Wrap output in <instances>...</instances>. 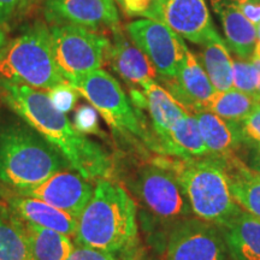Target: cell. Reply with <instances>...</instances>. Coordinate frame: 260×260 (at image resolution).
I'll return each mask as SVG.
<instances>
[{"instance_id":"29","label":"cell","mask_w":260,"mask_h":260,"mask_svg":"<svg viewBox=\"0 0 260 260\" xmlns=\"http://www.w3.org/2000/svg\"><path fill=\"white\" fill-rule=\"evenodd\" d=\"M73 125L77 132L83 135L103 136V132L100 129L99 113L90 104H83L75 110Z\"/></svg>"},{"instance_id":"3","label":"cell","mask_w":260,"mask_h":260,"mask_svg":"<svg viewBox=\"0 0 260 260\" xmlns=\"http://www.w3.org/2000/svg\"><path fill=\"white\" fill-rule=\"evenodd\" d=\"M67 169L60 152L24 121L0 125V181L9 187L23 193Z\"/></svg>"},{"instance_id":"32","label":"cell","mask_w":260,"mask_h":260,"mask_svg":"<svg viewBox=\"0 0 260 260\" xmlns=\"http://www.w3.org/2000/svg\"><path fill=\"white\" fill-rule=\"evenodd\" d=\"M245 140L260 144V102L241 122Z\"/></svg>"},{"instance_id":"26","label":"cell","mask_w":260,"mask_h":260,"mask_svg":"<svg viewBox=\"0 0 260 260\" xmlns=\"http://www.w3.org/2000/svg\"><path fill=\"white\" fill-rule=\"evenodd\" d=\"M258 103V100L249 94L237 89H229L214 93L205 105V110L228 121L242 122Z\"/></svg>"},{"instance_id":"11","label":"cell","mask_w":260,"mask_h":260,"mask_svg":"<svg viewBox=\"0 0 260 260\" xmlns=\"http://www.w3.org/2000/svg\"><path fill=\"white\" fill-rule=\"evenodd\" d=\"M42 5L52 24H73L96 31L119 28L115 0H44Z\"/></svg>"},{"instance_id":"5","label":"cell","mask_w":260,"mask_h":260,"mask_svg":"<svg viewBox=\"0 0 260 260\" xmlns=\"http://www.w3.org/2000/svg\"><path fill=\"white\" fill-rule=\"evenodd\" d=\"M0 80L44 90L67 82L54 60L46 24H29L0 48Z\"/></svg>"},{"instance_id":"12","label":"cell","mask_w":260,"mask_h":260,"mask_svg":"<svg viewBox=\"0 0 260 260\" xmlns=\"http://www.w3.org/2000/svg\"><path fill=\"white\" fill-rule=\"evenodd\" d=\"M94 193L93 182L86 180L79 172L67 169L47 178L38 187L21 193L35 198L79 217Z\"/></svg>"},{"instance_id":"7","label":"cell","mask_w":260,"mask_h":260,"mask_svg":"<svg viewBox=\"0 0 260 260\" xmlns=\"http://www.w3.org/2000/svg\"><path fill=\"white\" fill-rule=\"evenodd\" d=\"M52 51L61 76L68 82L102 68L110 39L102 32L73 24L50 27Z\"/></svg>"},{"instance_id":"19","label":"cell","mask_w":260,"mask_h":260,"mask_svg":"<svg viewBox=\"0 0 260 260\" xmlns=\"http://www.w3.org/2000/svg\"><path fill=\"white\" fill-rule=\"evenodd\" d=\"M211 4L223 25L226 46L241 59L249 60L256 46V28L235 6L222 0H211Z\"/></svg>"},{"instance_id":"13","label":"cell","mask_w":260,"mask_h":260,"mask_svg":"<svg viewBox=\"0 0 260 260\" xmlns=\"http://www.w3.org/2000/svg\"><path fill=\"white\" fill-rule=\"evenodd\" d=\"M160 22L191 44L203 45L216 38L206 0H161Z\"/></svg>"},{"instance_id":"35","label":"cell","mask_w":260,"mask_h":260,"mask_svg":"<svg viewBox=\"0 0 260 260\" xmlns=\"http://www.w3.org/2000/svg\"><path fill=\"white\" fill-rule=\"evenodd\" d=\"M121 255L122 256L119 260H144V255L141 254V251L138 248V245L122 252Z\"/></svg>"},{"instance_id":"10","label":"cell","mask_w":260,"mask_h":260,"mask_svg":"<svg viewBox=\"0 0 260 260\" xmlns=\"http://www.w3.org/2000/svg\"><path fill=\"white\" fill-rule=\"evenodd\" d=\"M228 255L220 228L191 217L175 224L165 248V260H226Z\"/></svg>"},{"instance_id":"36","label":"cell","mask_w":260,"mask_h":260,"mask_svg":"<svg viewBox=\"0 0 260 260\" xmlns=\"http://www.w3.org/2000/svg\"><path fill=\"white\" fill-rule=\"evenodd\" d=\"M253 56L260 58V24L258 25V28H256V46Z\"/></svg>"},{"instance_id":"27","label":"cell","mask_w":260,"mask_h":260,"mask_svg":"<svg viewBox=\"0 0 260 260\" xmlns=\"http://www.w3.org/2000/svg\"><path fill=\"white\" fill-rule=\"evenodd\" d=\"M233 87L260 102V74L251 60H233Z\"/></svg>"},{"instance_id":"24","label":"cell","mask_w":260,"mask_h":260,"mask_svg":"<svg viewBox=\"0 0 260 260\" xmlns=\"http://www.w3.org/2000/svg\"><path fill=\"white\" fill-rule=\"evenodd\" d=\"M22 225L34 260H68L74 252L70 236L24 220Z\"/></svg>"},{"instance_id":"25","label":"cell","mask_w":260,"mask_h":260,"mask_svg":"<svg viewBox=\"0 0 260 260\" xmlns=\"http://www.w3.org/2000/svg\"><path fill=\"white\" fill-rule=\"evenodd\" d=\"M0 260H34L22 220L0 209Z\"/></svg>"},{"instance_id":"23","label":"cell","mask_w":260,"mask_h":260,"mask_svg":"<svg viewBox=\"0 0 260 260\" xmlns=\"http://www.w3.org/2000/svg\"><path fill=\"white\" fill-rule=\"evenodd\" d=\"M199 59L216 92H225L233 87V59L226 42L217 35L200 45Z\"/></svg>"},{"instance_id":"28","label":"cell","mask_w":260,"mask_h":260,"mask_svg":"<svg viewBox=\"0 0 260 260\" xmlns=\"http://www.w3.org/2000/svg\"><path fill=\"white\" fill-rule=\"evenodd\" d=\"M128 17L154 19L160 22L161 0H115Z\"/></svg>"},{"instance_id":"9","label":"cell","mask_w":260,"mask_h":260,"mask_svg":"<svg viewBox=\"0 0 260 260\" xmlns=\"http://www.w3.org/2000/svg\"><path fill=\"white\" fill-rule=\"evenodd\" d=\"M132 41L147 56L161 80L176 76L188 47L180 35L162 22L136 19L126 24Z\"/></svg>"},{"instance_id":"34","label":"cell","mask_w":260,"mask_h":260,"mask_svg":"<svg viewBox=\"0 0 260 260\" xmlns=\"http://www.w3.org/2000/svg\"><path fill=\"white\" fill-rule=\"evenodd\" d=\"M237 152H243V154L246 157V162H243L252 171L260 175V144L245 140V142H243Z\"/></svg>"},{"instance_id":"22","label":"cell","mask_w":260,"mask_h":260,"mask_svg":"<svg viewBox=\"0 0 260 260\" xmlns=\"http://www.w3.org/2000/svg\"><path fill=\"white\" fill-rule=\"evenodd\" d=\"M159 153L177 159H195L210 155L197 118L190 112L174 125L167 140L160 145Z\"/></svg>"},{"instance_id":"14","label":"cell","mask_w":260,"mask_h":260,"mask_svg":"<svg viewBox=\"0 0 260 260\" xmlns=\"http://www.w3.org/2000/svg\"><path fill=\"white\" fill-rule=\"evenodd\" d=\"M162 82L165 89L191 115L205 110L206 103L216 93L206 71L189 50H187L176 76L162 80Z\"/></svg>"},{"instance_id":"37","label":"cell","mask_w":260,"mask_h":260,"mask_svg":"<svg viewBox=\"0 0 260 260\" xmlns=\"http://www.w3.org/2000/svg\"><path fill=\"white\" fill-rule=\"evenodd\" d=\"M6 41H8L6 40V32L4 29L0 28V48L4 46V45L6 44Z\"/></svg>"},{"instance_id":"2","label":"cell","mask_w":260,"mask_h":260,"mask_svg":"<svg viewBox=\"0 0 260 260\" xmlns=\"http://www.w3.org/2000/svg\"><path fill=\"white\" fill-rule=\"evenodd\" d=\"M136 204L121 184L96 182L89 203L77 217L75 241L79 246L122 253L138 245Z\"/></svg>"},{"instance_id":"17","label":"cell","mask_w":260,"mask_h":260,"mask_svg":"<svg viewBox=\"0 0 260 260\" xmlns=\"http://www.w3.org/2000/svg\"><path fill=\"white\" fill-rule=\"evenodd\" d=\"M194 117L211 155L226 157L235 154L245 142L241 122L220 118L207 110L195 112Z\"/></svg>"},{"instance_id":"31","label":"cell","mask_w":260,"mask_h":260,"mask_svg":"<svg viewBox=\"0 0 260 260\" xmlns=\"http://www.w3.org/2000/svg\"><path fill=\"white\" fill-rule=\"evenodd\" d=\"M30 0H0V28L8 29L27 11Z\"/></svg>"},{"instance_id":"33","label":"cell","mask_w":260,"mask_h":260,"mask_svg":"<svg viewBox=\"0 0 260 260\" xmlns=\"http://www.w3.org/2000/svg\"><path fill=\"white\" fill-rule=\"evenodd\" d=\"M68 260H117V258L113 253L104 252L86 246H79V248L74 249Z\"/></svg>"},{"instance_id":"30","label":"cell","mask_w":260,"mask_h":260,"mask_svg":"<svg viewBox=\"0 0 260 260\" xmlns=\"http://www.w3.org/2000/svg\"><path fill=\"white\" fill-rule=\"evenodd\" d=\"M47 95L58 111L68 113L76 105L80 93L67 81V82L61 83L59 86H56L54 88L48 90Z\"/></svg>"},{"instance_id":"18","label":"cell","mask_w":260,"mask_h":260,"mask_svg":"<svg viewBox=\"0 0 260 260\" xmlns=\"http://www.w3.org/2000/svg\"><path fill=\"white\" fill-rule=\"evenodd\" d=\"M11 211L24 222L74 237L77 217L30 197H15L9 200Z\"/></svg>"},{"instance_id":"4","label":"cell","mask_w":260,"mask_h":260,"mask_svg":"<svg viewBox=\"0 0 260 260\" xmlns=\"http://www.w3.org/2000/svg\"><path fill=\"white\" fill-rule=\"evenodd\" d=\"M197 218L219 228L241 212L229 188L223 157L206 155L195 159H168Z\"/></svg>"},{"instance_id":"21","label":"cell","mask_w":260,"mask_h":260,"mask_svg":"<svg viewBox=\"0 0 260 260\" xmlns=\"http://www.w3.org/2000/svg\"><path fill=\"white\" fill-rule=\"evenodd\" d=\"M223 158L234 200L242 211L260 220V175L252 171L236 154Z\"/></svg>"},{"instance_id":"8","label":"cell","mask_w":260,"mask_h":260,"mask_svg":"<svg viewBox=\"0 0 260 260\" xmlns=\"http://www.w3.org/2000/svg\"><path fill=\"white\" fill-rule=\"evenodd\" d=\"M135 193L146 209L162 219H183L193 216L190 205L168 158H155L140 169Z\"/></svg>"},{"instance_id":"16","label":"cell","mask_w":260,"mask_h":260,"mask_svg":"<svg viewBox=\"0 0 260 260\" xmlns=\"http://www.w3.org/2000/svg\"><path fill=\"white\" fill-rule=\"evenodd\" d=\"M142 92L145 96L144 109L147 110L154 130V151L159 153L160 145L167 140L171 129L188 111L154 80L146 83Z\"/></svg>"},{"instance_id":"20","label":"cell","mask_w":260,"mask_h":260,"mask_svg":"<svg viewBox=\"0 0 260 260\" xmlns=\"http://www.w3.org/2000/svg\"><path fill=\"white\" fill-rule=\"evenodd\" d=\"M228 252L234 260H260V220L241 211L220 226Z\"/></svg>"},{"instance_id":"38","label":"cell","mask_w":260,"mask_h":260,"mask_svg":"<svg viewBox=\"0 0 260 260\" xmlns=\"http://www.w3.org/2000/svg\"><path fill=\"white\" fill-rule=\"evenodd\" d=\"M222 2H225V3H229V4L232 5H235L237 2H240V0H222Z\"/></svg>"},{"instance_id":"1","label":"cell","mask_w":260,"mask_h":260,"mask_svg":"<svg viewBox=\"0 0 260 260\" xmlns=\"http://www.w3.org/2000/svg\"><path fill=\"white\" fill-rule=\"evenodd\" d=\"M0 95L22 121L60 152L74 171L90 182L111 177L113 162L110 154L77 132L65 113L53 106L47 93L0 80Z\"/></svg>"},{"instance_id":"15","label":"cell","mask_w":260,"mask_h":260,"mask_svg":"<svg viewBox=\"0 0 260 260\" xmlns=\"http://www.w3.org/2000/svg\"><path fill=\"white\" fill-rule=\"evenodd\" d=\"M105 61L117 75L132 86L142 88L155 77L153 64L144 52L133 44L132 39L126 37L121 28L112 30V39L107 46Z\"/></svg>"},{"instance_id":"6","label":"cell","mask_w":260,"mask_h":260,"mask_svg":"<svg viewBox=\"0 0 260 260\" xmlns=\"http://www.w3.org/2000/svg\"><path fill=\"white\" fill-rule=\"evenodd\" d=\"M69 83L88 100L115 134L128 140H142L154 148L153 139L142 124L141 113L107 71L98 69Z\"/></svg>"}]
</instances>
